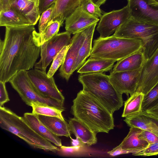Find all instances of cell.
Masks as SVG:
<instances>
[{"label":"cell","mask_w":158,"mask_h":158,"mask_svg":"<svg viewBox=\"0 0 158 158\" xmlns=\"http://www.w3.org/2000/svg\"><path fill=\"white\" fill-rule=\"evenodd\" d=\"M5 83L0 81V107H2L4 104L10 101Z\"/></svg>","instance_id":"obj_37"},{"label":"cell","mask_w":158,"mask_h":158,"mask_svg":"<svg viewBox=\"0 0 158 158\" xmlns=\"http://www.w3.org/2000/svg\"><path fill=\"white\" fill-rule=\"evenodd\" d=\"M140 113L158 122V104L150 109L142 111Z\"/></svg>","instance_id":"obj_38"},{"label":"cell","mask_w":158,"mask_h":158,"mask_svg":"<svg viewBox=\"0 0 158 158\" xmlns=\"http://www.w3.org/2000/svg\"><path fill=\"white\" fill-rule=\"evenodd\" d=\"M95 23L85 29V38L79 49L77 60L73 68V72L78 70L90 56L92 49V42L95 27Z\"/></svg>","instance_id":"obj_24"},{"label":"cell","mask_w":158,"mask_h":158,"mask_svg":"<svg viewBox=\"0 0 158 158\" xmlns=\"http://www.w3.org/2000/svg\"><path fill=\"white\" fill-rule=\"evenodd\" d=\"M145 60L141 49L117 61L111 71L113 72L133 70L141 67Z\"/></svg>","instance_id":"obj_26"},{"label":"cell","mask_w":158,"mask_h":158,"mask_svg":"<svg viewBox=\"0 0 158 158\" xmlns=\"http://www.w3.org/2000/svg\"><path fill=\"white\" fill-rule=\"evenodd\" d=\"M84 147L80 146H60L57 152L59 155L64 156H69L76 155L84 151Z\"/></svg>","instance_id":"obj_33"},{"label":"cell","mask_w":158,"mask_h":158,"mask_svg":"<svg viewBox=\"0 0 158 158\" xmlns=\"http://www.w3.org/2000/svg\"><path fill=\"white\" fill-rule=\"evenodd\" d=\"M144 96L142 92H135L131 95L125 102L122 117L126 118L141 112Z\"/></svg>","instance_id":"obj_27"},{"label":"cell","mask_w":158,"mask_h":158,"mask_svg":"<svg viewBox=\"0 0 158 158\" xmlns=\"http://www.w3.org/2000/svg\"><path fill=\"white\" fill-rule=\"evenodd\" d=\"M140 139L146 140L149 145L158 142V137L155 134L146 130H143L139 136Z\"/></svg>","instance_id":"obj_36"},{"label":"cell","mask_w":158,"mask_h":158,"mask_svg":"<svg viewBox=\"0 0 158 158\" xmlns=\"http://www.w3.org/2000/svg\"><path fill=\"white\" fill-rule=\"evenodd\" d=\"M61 26L57 21L48 23L43 32L40 34L41 45L58 34Z\"/></svg>","instance_id":"obj_30"},{"label":"cell","mask_w":158,"mask_h":158,"mask_svg":"<svg viewBox=\"0 0 158 158\" xmlns=\"http://www.w3.org/2000/svg\"><path fill=\"white\" fill-rule=\"evenodd\" d=\"M32 113L37 115L55 117L64 120L62 112L64 110L56 107L42 104L32 103L31 106Z\"/></svg>","instance_id":"obj_28"},{"label":"cell","mask_w":158,"mask_h":158,"mask_svg":"<svg viewBox=\"0 0 158 158\" xmlns=\"http://www.w3.org/2000/svg\"><path fill=\"white\" fill-rule=\"evenodd\" d=\"M79 6L89 14L97 18H100L102 16L99 7L90 0H84Z\"/></svg>","instance_id":"obj_32"},{"label":"cell","mask_w":158,"mask_h":158,"mask_svg":"<svg viewBox=\"0 0 158 158\" xmlns=\"http://www.w3.org/2000/svg\"><path fill=\"white\" fill-rule=\"evenodd\" d=\"M85 29L74 35L71 39L64 60L60 69V76L67 81L73 73V68L79 49L85 38Z\"/></svg>","instance_id":"obj_14"},{"label":"cell","mask_w":158,"mask_h":158,"mask_svg":"<svg viewBox=\"0 0 158 158\" xmlns=\"http://www.w3.org/2000/svg\"><path fill=\"white\" fill-rule=\"evenodd\" d=\"M114 60L97 58L90 56L77 70L80 74L103 73L112 70Z\"/></svg>","instance_id":"obj_20"},{"label":"cell","mask_w":158,"mask_h":158,"mask_svg":"<svg viewBox=\"0 0 158 158\" xmlns=\"http://www.w3.org/2000/svg\"><path fill=\"white\" fill-rule=\"evenodd\" d=\"M99 20L79 6L66 18L65 29L66 31L74 35L97 23Z\"/></svg>","instance_id":"obj_15"},{"label":"cell","mask_w":158,"mask_h":158,"mask_svg":"<svg viewBox=\"0 0 158 158\" xmlns=\"http://www.w3.org/2000/svg\"><path fill=\"white\" fill-rule=\"evenodd\" d=\"M0 126L18 136L34 148L55 153L59 149L56 146L34 131L22 117L3 106L0 107Z\"/></svg>","instance_id":"obj_4"},{"label":"cell","mask_w":158,"mask_h":158,"mask_svg":"<svg viewBox=\"0 0 158 158\" xmlns=\"http://www.w3.org/2000/svg\"><path fill=\"white\" fill-rule=\"evenodd\" d=\"M149 2L151 3L158 4V0H149Z\"/></svg>","instance_id":"obj_44"},{"label":"cell","mask_w":158,"mask_h":158,"mask_svg":"<svg viewBox=\"0 0 158 158\" xmlns=\"http://www.w3.org/2000/svg\"><path fill=\"white\" fill-rule=\"evenodd\" d=\"M94 3L100 7L104 4L106 0H90Z\"/></svg>","instance_id":"obj_43"},{"label":"cell","mask_w":158,"mask_h":158,"mask_svg":"<svg viewBox=\"0 0 158 158\" xmlns=\"http://www.w3.org/2000/svg\"><path fill=\"white\" fill-rule=\"evenodd\" d=\"M14 0H0V11L3 10L10 6Z\"/></svg>","instance_id":"obj_41"},{"label":"cell","mask_w":158,"mask_h":158,"mask_svg":"<svg viewBox=\"0 0 158 158\" xmlns=\"http://www.w3.org/2000/svg\"><path fill=\"white\" fill-rule=\"evenodd\" d=\"M32 25L15 8L10 6L0 11V26L20 27Z\"/></svg>","instance_id":"obj_23"},{"label":"cell","mask_w":158,"mask_h":158,"mask_svg":"<svg viewBox=\"0 0 158 158\" xmlns=\"http://www.w3.org/2000/svg\"><path fill=\"white\" fill-rule=\"evenodd\" d=\"M68 123L71 132L84 144L90 146L97 143V133L79 119L75 117L71 118Z\"/></svg>","instance_id":"obj_19"},{"label":"cell","mask_w":158,"mask_h":158,"mask_svg":"<svg viewBox=\"0 0 158 158\" xmlns=\"http://www.w3.org/2000/svg\"><path fill=\"white\" fill-rule=\"evenodd\" d=\"M70 44L64 47L56 56L53 60L51 65L47 73L48 77H53L59 67L63 63Z\"/></svg>","instance_id":"obj_31"},{"label":"cell","mask_w":158,"mask_h":158,"mask_svg":"<svg viewBox=\"0 0 158 158\" xmlns=\"http://www.w3.org/2000/svg\"><path fill=\"white\" fill-rule=\"evenodd\" d=\"M71 34L66 31L58 33L41 45L40 59L35 69L46 72V69L57 54L71 42Z\"/></svg>","instance_id":"obj_8"},{"label":"cell","mask_w":158,"mask_h":158,"mask_svg":"<svg viewBox=\"0 0 158 158\" xmlns=\"http://www.w3.org/2000/svg\"><path fill=\"white\" fill-rule=\"evenodd\" d=\"M22 118L28 126L40 136L56 146L60 147L62 145L61 139L51 131L40 121L37 115L32 113H25Z\"/></svg>","instance_id":"obj_16"},{"label":"cell","mask_w":158,"mask_h":158,"mask_svg":"<svg viewBox=\"0 0 158 158\" xmlns=\"http://www.w3.org/2000/svg\"><path fill=\"white\" fill-rule=\"evenodd\" d=\"M124 121L130 127L149 131L158 137V122L140 113L125 118Z\"/></svg>","instance_id":"obj_25"},{"label":"cell","mask_w":158,"mask_h":158,"mask_svg":"<svg viewBox=\"0 0 158 158\" xmlns=\"http://www.w3.org/2000/svg\"><path fill=\"white\" fill-rule=\"evenodd\" d=\"M71 139V145L72 146H80L83 147L85 144L83 143L82 141L78 137H76V139H74L70 138Z\"/></svg>","instance_id":"obj_42"},{"label":"cell","mask_w":158,"mask_h":158,"mask_svg":"<svg viewBox=\"0 0 158 158\" xmlns=\"http://www.w3.org/2000/svg\"><path fill=\"white\" fill-rule=\"evenodd\" d=\"M132 155L150 156L158 155V142L149 145L146 148Z\"/></svg>","instance_id":"obj_35"},{"label":"cell","mask_w":158,"mask_h":158,"mask_svg":"<svg viewBox=\"0 0 158 158\" xmlns=\"http://www.w3.org/2000/svg\"><path fill=\"white\" fill-rule=\"evenodd\" d=\"M78 80L82 90L95 97L111 113L123 106L122 94L111 84L109 75L103 73L80 74Z\"/></svg>","instance_id":"obj_3"},{"label":"cell","mask_w":158,"mask_h":158,"mask_svg":"<svg viewBox=\"0 0 158 158\" xmlns=\"http://www.w3.org/2000/svg\"><path fill=\"white\" fill-rule=\"evenodd\" d=\"M84 0H57L48 23L58 21L61 26L66 18L79 7Z\"/></svg>","instance_id":"obj_17"},{"label":"cell","mask_w":158,"mask_h":158,"mask_svg":"<svg viewBox=\"0 0 158 158\" xmlns=\"http://www.w3.org/2000/svg\"><path fill=\"white\" fill-rule=\"evenodd\" d=\"M71 112L74 117L96 133H108L114 127L113 114L95 97L83 90L73 100Z\"/></svg>","instance_id":"obj_2"},{"label":"cell","mask_w":158,"mask_h":158,"mask_svg":"<svg viewBox=\"0 0 158 158\" xmlns=\"http://www.w3.org/2000/svg\"><path fill=\"white\" fill-rule=\"evenodd\" d=\"M39 4V0H14L11 6L35 25L40 18Z\"/></svg>","instance_id":"obj_18"},{"label":"cell","mask_w":158,"mask_h":158,"mask_svg":"<svg viewBox=\"0 0 158 158\" xmlns=\"http://www.w3.org/2000/svg\"><path fill=\"white\" fill-rule=\"evenodd\" d=\"M34 26L6 27L4 39L0 41V81L9 82L18 72L35 66L41 43Z\"/></svg>","instance_id":"obj_1"},{"label":"cell","mask_w":158,"mask_h":158,"mask_svg":"<svg viewBox=\"0 0 158 158\" xmlns=\"http://www.w3.org/2000/svg\"><path fill=\"white\" fill-rule=\"evenodd\" d=\"M9 82L23 101L28 106H31L32 103H35L64 110V102L45 97L34 89L29 79L27 71L22 70L18 72Z\"/></svg>","instance_id":"obj_7"},{"label":"cell","mask_w":158,"mask_h":158,"mask_svg":"<svg viewBox=\"0 0 158 158\" xmlns=\"http://www.w3.org/2000/svg\"><path fill=\"white\" fill-rule=\"evenodd\" d=\"M142 68L133 70L111 71L109 75L110 81L118 92L131 96L136 91Z\"/></svg>","instance_id":"obj_12"},{"label":"cell","mask_w":158,"mask_h":158,"mask_svg":"<svg viewBox=\"0 0 158 158\" xmlns=\"http://www.w3.org/2000/svg\"><path fill=\"white\" fill-rule=\"evenodd\" d=\"M143 129L136 127H130L127 136L119 145L123 149L131 151L132 155L146 148L148 143L146 140L140 139L139 136Z\"/></svg>","instance_id":"obj_21"},{"label":"cell","mask_w":158,"mask_h":158,"mask_svg":"<svg viewBox=\"0 0 158 158\" xmlns=\"http://www.w3.org/2000/svg\"><path fill=\"white\" fill-rule=\"evenodd\" d=\"M57 0H39V9L40 14L55 4Z\"/></svg>","instance_id":"obj_39"},{"label":"cell","mask_w":158,"mask_h":158,"mask_svg":"<svg viewBox=\"0 0 158 158\" xmlns=\"http://www.w3.org/2000/svg\"><path fill=\"white\" fill-rule=\"evenodd\" d=\"M30 81L40 94L64 102L65 98L58 89L53 77H48L46 72L35 69L27 71Z\"/></svg>","instance_id":"obj_9"},{"label":"cell","mask_w":158,"mask_h":158,"mask_svg":"<svg viewBox=\"0 0 158 158\" xmlns=\"http://www.w3.org/2000/svg\"><path fill=\"white\" fill-rule=\"evenodd\" d=\"M90 56L117 61L141 49L142 40L120 38L113 35L94 41Z\"/></svg>","instance_id":"obj_5"},{"label":"cell","mask_w":158,"mask_h":158,"mask_svg":"<svg viewBox=\"0 0 158 158\" xmlns=\"http://www.w3.org/2000/svg\"><path fill=\"white\" fill-rule=\"evenodd\" d=\"M37 115L40 121L56 135L71 138L69 123L65 120L55 117Z\"/></svg>","instance_id":"obj_22"},{"label":"cell","mask_w":158,"mask_h":158,"mask_svg":"<svg viewBox=\"0 0 158 158\" xmlns=\"http://www.w3.org/2000/svg\"><path fill=\"white\" fill-rule=\"evenodd\" d=\"M107 153L111 156H115L119 155L132 153L131 151L122 149L118 145L112 150L107 152Z\"/></svg>","instance_id":"obj_40"},{"label":"cell","mask_w":158,"mask_h":158,"mask_svg":"<svg viewBox=\"0 0 158 158\" xmlns=\"http://www.w3.org/2000/svg\"><path fill=\"white\" fill-rule=\"evenodd\" d=\"M158 104V82L144 96L142 106V111L150 109Z\"/></svg>","instance_id":"obj_29"},{"label":"cell","mask_w":158,"mask_h":158,"mask_svg":"<svg viewBox=\"0 0 158 158\" xmlns=\"http://www.w3.org/2000/svg\"><path fill=\"white\" fill-rule=\"evenodd\" d=\"M118 37L142 40L141 51L145 60L152 57L158 49V25L138 21L131 17L114 32Z\"/></svg>","instance_id":"obj_6"},{"label":"cell","mask_w":158,"mask_h":158,"mask_svg":"<svg viewBox=\"0 0 158 158\" xmlns=\"http://www.w3.org/2000/svg\"><path fill=\"white\" fill-rule=\"evenodd\" d=\"M55 4L44 11L40 17L38 26L39 33H41L47 25L48 20L53 11Z\"/></svg>","instance_id":"obj_34"},{"label":"cell","mask_w":158,"mask_h":158,"mask_svg":"<svg viewBox=\"0 0 158 158\" xmlns=\"http://www.w3.org/2000/svg\"><path fill=\"white\" fill-rule=\"evenodd\" d=\"M131 17L138 21L158 25V4L149 0H127Z\"/></svg>","instance_id":"obj_11"},{"label":"cell","mask_w":158,"mask_h":158,"mask_svg":"<svg viewBox=\"0 0 158 158\" xmlns=\"http://www.w3.org/2000/svg\"><path fill=\"white\" fill-rule=\"evenodd\" d=\"M158 82V49L145 61L140 72L135 92L147 94Z\"/></svg>","instance_id":"obj_13"},{"label":"cell","mask_w":158,"mask_h":158,"mask_svg":"<svg viewBox=\"0 0 158 158\" xmlns=\"http://www.w3.org/2000/svg\"><path fill=\"white\" fill-rule=\"evenodd\" d=\"M131 17L127 5L121 9L104 13L100 18L97 28L100 37L110 36Z\"/></svg>","instance_id":"obj_10"}]
</instances>
